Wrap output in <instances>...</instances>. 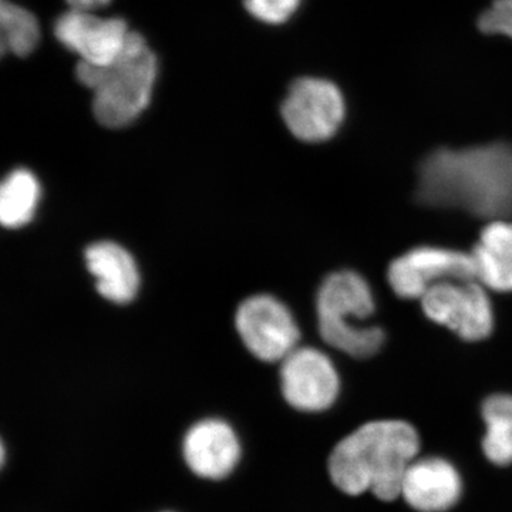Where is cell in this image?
Instances as JSON below:
<instances>
[{"instance_id":"cell-16","label":"cell","mask_w":512,"mask_h":512,"mask_svg":"<svg viewBox=\"0 0 512 512\" xmlns=\"http://www.w3.org/2000/svg\"><path fill=\"white\" fill-rule=\"evenodd\" d=\"M40 184L26 168L9 173L0 187V221L6 228L25 227L35 217L40 200Z\"/></svg>"},{"instance_id":"cell-10","label":"cell","mask_w":512,"mask_h":512,"mask_svg":"<svg viewBox=\"0 0 512 512\" xmlns=\"http://www.w3.org/2000/svg\"><path fill=\"white\" fill-rule=\"evenodd\" d=\"M451 279H476L471 254L423 245L394 259L387 268L390 288L403 299H421L434 285Z\"/></svg>"},{"instance_id":"cell-18","label":"cell","mask_w":512,"mask_h":512,"mask_svg":"<svg viewBox=\"0 0 512 512\" xmlns=\"http://www.w3.org/2000/svg\"><path fill=\"white\" fill-rule=\"evenodd\" d=\"M302 0H244L249 15L266 25H282L295 15Z\"/></svg>"},{"instance_id":"cell-6","label":"cell","mask_w":512,"mask_h":512,"mask_svg":"<svg viewBox=\"0 0 512 512\" xmlns=\"http://www.w3.org/2000/svg\"><path fill=\"white\" fill-rule=\"evenodd\" d=\"M420 301L427 318L446 326L466 342H480L493 332V305L483 286L474 279L441 282Z\"/></svg>"},{"instance_id":"cell-12","label":"cell","mask_w":512,"mask_h":512,"mask_svg":"<svg viewBox=\"0 0 512 512\" xmlns=\"http://www.w3.org/2000/svg\"><path fill=\"white\" fill-rule=\"evenodd\" d=\"M53 32L60 45L82 57L80 62L100 67L121 55L131 33L124 19L97 18L72 9L57 18Z\"/></svg>"},{"instance_id":"cell-8","label":"cell","mask_w":512,"mask_h":512,"mask_svg":"<svg viewBox=\"0 0 512 512\" xmlns=\"http://www.w3.org/2000/svg\"><path fill=\"white\" fill-rule=\"evenodd\" d=\"M181 457L191 474L204 481L227 480L244 457V446L237 427L218 416L192 421L181 439Z\"/></svg>"},{"instance_id":"cell-4","label":"cell","mask_w":512,"mask_h":512,"mask_svg":"<svg viewBox=\"0 0 512 512\" xmlns=\"http://www.w3.org/2000/svg\"><path fill=\"white\" fill-rule=\"evenodd\" d=\"M376 311L372 286L350 269L326 276L316 296L319 333L332 348L367 359L383 348V329L366 325Z\"/></svg>"},{"instance_id":"cell-2","label":"cell","mask_w":512,"mask_h":512,"mask_svg":"<svg viewBox=\"0 0 512 512\" xmlns=\"http://www.w3.org/2000/svg\"><path fill=\"white\" fill-rule=\"evenodd\" d=\"M423 441L412 423L370 420L335 441L326 458L333 487L348 498L369 494L383 504L400 500L404 474L420 456Z\"/></svg>"},{"instance_id":"cell-1","label":"cell","mask_w":512,"mask_h":512,"mask_svg":"<svg viewBox=\"0 0 512 512\" xmlns=\"http://www.w3.org/2000/svg\"><path fill=\"white\" fill-rule=\"evenodd\" d=\"M416 197L429 207L512 220V144L431 151L420 164Z\"/></svg>"},{"instance_id":"cell-20","label":"cell","mask_w":512,"mask_h":512,"mask_svg":"<svg viewBox=\"0 0 512 512\" xmlns=\"http://www.w3.org/2000/svg\"><path fill=\"white\" fill-rule=\"evenodd\" d=\"M66 2L72 10L93 13L94 10H99L109 5L111 0H66Z\"/></svg>"},{"instance_id":"cell-9","label":"cell","mask_w":512,"mask_h":512,"mask_svg":"<svg viewBox=\"0 0 512 512\" xmlns=\"http://www.w3.org/2000/svg\"><path fill=\"white\" fill-rule=\"evenodd\" d=\"M239 338L262 362H282L298 348L301 332L285 303L271 295H255L235 315Z\"/></svg>"},{"instance_id":"cell-15","label":"cell","mask_w":512,"mask_h":512,"mask_svg":"<svg viewBox=\"0 0 512 512\" xmlns=\"http://www.w3.org/2000/svg\"><path fill=\"white\" fill-rule=\"evenodd\" d=\"M483 458L495 468L512 467V394L495 393L481 403Z\"/></svg>"},{"instance_id":"cell-5","label":"cell","mask_w":512,"mask_h":512,"mask_svg":"<svg viewBox=\"0 0 512 512\" xmlns=\"http://www.w3.org/2000/svg\"><path fill=\"white\" fill-rule=\"evenodd\" d=\"M282 119L303 143H323L338 134L346 117V101L338 86L319 77H302L288 90Z\"/></svg>"},{"instance_id":"cell-21","label":"cell","mask_w":512,"mask_h":512,"mask_svg":"<svg viewBox=\"0 0 512 512\" xmlns=\"http://www.w3.org/2000/svg\"><path fill=\"white\" fill-rule=\"evenodd\" d=\"M158 512H178V511H175V510H161V511H158Z\"/></svg>"},{"instance_id":"cell-13","label":"cell","mask_w":512,"mask_h":512,"mask_svg":"<svg viewBox=\"0 0 512 512\" xmlns=\"http://www.w3.org/2000/svg\"><path fill=\"white\" fill-rule=\"evenodd\" d=\"M84 261L96 279L97 292L104 299L124 305L136 298L140 272L126 248L116 242H96L84 252Z\"/></svg>"},{"instance_id":"cell-17","label":"cell","mask_w":512,"mask_h":512,"mask_svg":"<svg viewBox=\"0 0 512 512\" xmlns=\"http://www.w3.org/2000/svg\"><path fill=\"white\" fill-rule=\"evenodd\" d=\"M2 26V52L19 57L29 56L39 45L40 28L33 13L22 6L2 0L0 8Z\"/></svg>"},{"instance_id":"cell-14","label":"cell","mask_w":512,"mask_h":512,"mask_svg":"<svg viewBox=\"0 0 512 512\" xmlns=\"http://www.w3.org/2000/svg\"><path fill=\"white\" fill-rule=\"evenodd\" d=\"M471 258L481 285L512 292V220H493L484 227Z\"/></svg>"},{"instance_id":"cell-19","label":"cell","mask_w":512,"mask_h":512,"mask_svg":"<svg viewBox=\"0 0 512 512\" xmlns=\"http://www.w3.org/2000/svg\"><path fill=\"white\" fill-rule=\"evenodd\" d=\"M478 29L485 35L504 36L512 40V0H493L478 18Z\"/></svg>"},{"instance_id":"cell-3","label":"cell","mask_w":512,"mask_h":512,"mask_svg":"<svg viewBox=\"0 0 512 512\" xmlns=\"http://www.w3.org/2000/svg\"><path fill=\"white\" fill-rule=\"evenodd\" d=\"M77 79L93 92V111L104 127L130 126L153 96L158 60L140 33L131 32L121 55L109 66L79 62Z\"/></svg>"},{"instance_id":"cell-11","label":"cell","mask_w":512,"mask_h":512,"mask_svg":"<svg viewBox=\"0 0 512 512\" xmlns=\"http://www.w3.org/2000/svg\"><path fill=\"white\" fill-rule=\"evenodd\" d=\"M464 491L460 468L450 458L427 454L407 468L400 501L412 512H453L463 503Z\"/></svg>"},{"instance_id":"cell-7","label":"cell","mask_w":512,"mask_h":512,"mask_svg":"<svg viewBox=\"0 0 512 512\" xmlns=\"http://www.w3.org/2000/svg\"><path fill=\"white\" fill-rule=\"evenodd\" d=\"M279 383L286 404L303 414L328 412L338 402L342 386L328 355L299 346L282 360Z\"/></svg>"}]
</instances>
